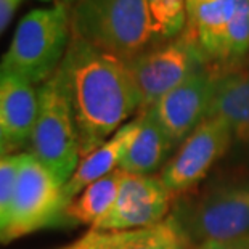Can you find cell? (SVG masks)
I'll use <instances>...</instances> for the list:
<instances>
[{
	"label": "cell",
	"instance_id": "7a4b0ae2",
	"mask_svg": "<svg viewBox=\"0 0 249 249\" xmlns=\"http://www.w3.org/2000/svg\"><path fill=\"white\" fill-rule=\"evenodd\" d=\"M71 34L124 61L161 44L146 0H77Z\"/></svg>",
	"mask_w": 249,
	"mask_h": 249
},
{
	"label": "cell",
	"instance_id": "603a6c76",
	"mask_svg": "<svg viewBox=\"0 0 249 249\" xmlns=\"http://www.w3.org/2000/svg\"><path fill=\"white\" fill-rule=\"evenodd\" d=\"M66 249H86L82 246V243L81 241H77L76 245H72V246H70V248H66Z\"/></svg>",
	"mask_w": 249,
	"mask_h": 249
},
{
	"label": "cell",
	"instance_id": "30bf717a",
	"mask_svg": "<svg viewBox=\"0 0 249 249\" xmlns=\"http://www.w3.org/2000/svg\"><path fill=\"white\" fill-rule=\"evenodd\" d=\"M171 199L160 177L123 171L119 192L113 206L93 231H127L161 224L167 219Z\"/></svg>",
	"mask_w": 249,
	"mask_h": 249
},
{
	"label": "cell",
	"instance_id": "9c48e42d",
	"mask_svg": "<svg viewBox=\"0 0 249 249\" xmlns=\"http://www.w3.org/2000/svg\"><path fill=\"white\" fill-rule=\"evenodd\" d=\"M63 185L45 166L23 153L15 190L13 213L5 241L17 240L28 233L55 224L61 214Z\"/></svg>",
	"mask_w": 249,
	"mask_h": 249
},
{
	"label": "cell",
	"instance_id": "7402d4cb",
	"mask_svg": "<svg viewBox=\"0 0 249 249\" xmlns=\"http://www.w3.org/2000/svg\"><path fill=\"white\" fill-rule=\"evenodd\" d=\"M13 146L10 143V139L7 135V130L2 124V119H0V158L2 156H8V155H13Z\"/></svg>",
	"mask_w": 249,
	"mask_h": 249
},
{
	"label": "cell",
	"instance_id": "6da1fadb",
	"mask_svg": "<svg viewBox=\"0 0 249 249\" xmlns=\"http://www.w3.org/2000/svg\"><path fill=\"white\" fill-rule=\"evenodd\" d=\"M61 68L70 87L82 160L140 109V97L124 60L72 34Z\"/></svg>",
	"mask_w": 249,
	"mask_h": 249
},
{
	"label": "cell",
	"instance_id": "5b68a950",
	"mask_svg": "<svg viewBox=\"0 0 249 249\" xmlns=\"http://www.w3.org/2000/svg\"><path fill=\"white\" fill-rule=\"evenodd\" d=\"M172 217L193 246L249 236V178L215 185L183 201Z\"/></svg>",
	"mask_w": 249,
	"mask_h": 249
},
{
	"label": "cell",
	"instance_id": "277c9868",
	"mask_svg": "<svg viewBox=\"0 0 249 249\" xmlns=\"http://www.w3.org/2000/svg\"><path fill=\"white\" fill-rule=\"evenodd\" d=\"M71 40V12L65 2L36 8L18 23L12 44L0 60V70L29 84H44L53 76Z\"/></svg>",
	"mask_w": 249,
	"mask_h": 249
},
{
	"label": "cell",
	"instance_id": "2e32d148",
	"mask_svg": "<svg viewBox=\"0 0 249 249\" xmlns=\"http://www.w3.org/2000/svg\"><path fill=\"white\" fill-rule=\"evenodd\" d=\"M86 249H185L182 230L172 214L161 224L127 231H93L82 240Z\"/></svg>",
	"mask_w": 249,
	"mask_h": 249
},
{
	"label": "cell",
	"instance_id": "8992f818",
	"mask_svg": "<svg viewBox=\"0 0 249 249\" xmlns=\"http://www.w3.org/2000/svg\"><path fill=\"white\" fill-rule=\"evenodd\" d=\"M208 65L238 66L249 55V0H187V28Z\"/></svg>",
	"mask_w": 249,
	"mask_h": 249
},
{
	"label": "cell",
	"instance_id": "cb8c5ba5",
	"mask_svg": "<svg viewBox=\"0 0 249 249\" xmlns=\"http://www.w3.org/2000/svg\"><path fill=\"white\" fill-rule=\"evenodd\" d=\"M195 2H199V3H209V2H215V0H195Z\"/></svg>",
	"mask_w": 249,
	"mask_h": 249
},
{
	"label": "cell",
	"instance_id": "52a82bcc",
	"mask_svg": "<svg viewBox=\"0 0 249 249\" xmlns=\"http://www.w3.org/2000/svg\"><path fill=\"white\" fill-rule=\"evenodd\" d=\"M137 93L140 97V113L150 109L158 100L178 87L208 61L187 33L176 39L161 42L125 61Z\"/></svg>",
	"mask_w": 249,
	"mask_h": 249
},
{
	"label": "cell",
	"instance_id": "ffe728a7",
	"mask_svg": "<svg viewBox=\"0 0 249 249\" xmlns=\"http://www.w3.org/2000/svg\"><path fill=\"white\" fill-rule=\"evenodd\" d=\"M192 249H249V236L225 241H206L195 245Z\"/></svg>",
	"mask_w": 249,
	"mask_h": 249
},
{
	"label": "cell",
	"instance_id": "5bb4252c",
	"mask_svg": "<svg viewBox=\"0 0 249 249\" xmlns=\"http://www.w3.org/2000/svg\"><path fill=\"white\" fill-rule=\"evenodd\" d=\"M139 124H140V121H139V116H137L135 119L125 123L109 140L105 142L102 146H98L97 150H93L90 155H87L86 158H82V160L79 161L76 171L72 172L70 180H68L61 188L63 209H65L66 204L76 198L82 190H86L89 185H92L93 182L107 177L108 174L114 172L116 169H119L123 156L125 155L132 139H134V135L137 134Z\"/></svg>",
	"mask_w": 249,
	"mask_h": 249
},
{
	"label": "cell",
	"instance_id": "9a60e30c",
	"mask_svg": "<svg viewBox=\"0 0 249 249\" xmlns=\"http://www.w3.org/2000/svg\"><path fill=\"white\" fill-rule=\"evenodd\" d=\"M139 121L137 134L123 156L119 169L129 174L153 176L166 166L171 160V153L176 151V146L150 111H142Z\"/></svg>",
	"mask_w": 249,
	"mask_h": 249
},
{
	"label": "cell",
	"instance_id": "d6986e66",
	"mask_svg": "<svg viewBox=\"0 0 249 249\" xmlns=\"http://www.w3.org/2000/svg\"><path fill=\"white\" fill-rule=\"evenodd\" d=\"M21 158L23 153H13V155L0 158V241H5V235L12 222Z\"/></svg>",
	"mask_w": 249,
	"mask_h": 249
},
{
	"label": "cell",
	"instance_id": "4fadbf2b",
	"mask_svg": "<svg viewBox=\"0 0 249 249\" xmlns=\"http://www.w3.org/2000/svg\"><path fill=\"white\" fill-rule=\"evenodd\" d=\"M37 108L39 97L33 84L0 70V119L15 151L28 146Z\"/></svg>",
	"mask_w": 249,
	"mask_h": 249
},
{
	"label": "cell",
	"instance_id": "3957f363",
	"mask_svg": "<svg viewBox=\"0 0 249 249\" xmlns=\"http://www.w3.org/2000/svg\"><path fill=\"white\" fill-rule=\"evenodd\" d=\"M37 97L39 108L28 153L65 185L81 161V146L68 79L61 65L37 89Z\"/></svg>",
	"mask_w": 249,
	"mask_h": 249
},
{
	"label": "cell",
	"instance_id": "ac0fdd59",
	"mask_svg": "<svg viewBox=\"0 0 249 249\" xmlns=\"http://www.w3.org/2000/svg\"><path fill=\"white\" fill-rule=\"evenodd\" d=\"M161 42L176 39L187 28V0H146Z\"/></svg>",
	"mask_w": 249,
	"mask_h": 249
},
{
	"label": "cell",
	"instance_id": "d4e9b609",
	"mask_svg": "<svg viewBox=\"0 0 249 249\" xmlns=\"http://www.w3.org/2000/svg\"><path fill=\"white\" fill-rule=\"evenodd\" d=\"M44 2H53V0H44ZM55 2L58 3V2H65V0H55Z\"/></svg>",
	"mask_w": 249,
	"mask_h": 249
},
{
	"label": "cell",
	"instance_id": "ba28073f",
	"mask_svg": "<svg viewBox=\"0 0 249 249\" xmlns=\"http://www.w3.org/2000/svg\"><path fill=\"white\" fill-rule=\"evenodd\" d=\"M231 148L230 125L220 116L211 114L176 148L161 169V182L169 195L180 196L208 177Z\"/></svg>",
	"mask_w": 249,
	"mask_h": 249
},
{
	"label": "cell",
	"instance_id": "7c38bea8",
	"mask_svg": "<svg viewBox=\"0 0 249 249\" xmlns=\"http://www.w3.org/2000/svg\"><path fill=\"white\" fill-rule=\"evenodd\" d=\"M211 114L220 116L230 125V151L249 162V68L220 71Z\"/></svg>",
	"mask_w": 249,
	"mask_h": 249
},
{
	"label": "cell",
	"instance_id": "44dd1931",
	"mask_svg": "<svg viewBox=\"0 0 249 249\" xmlns=\"http://www.w3.org/2000/svg\"><path fill=\"white\" fill-rule=\"evenodd\" d=\"M21 2L23 0H0V34L3 33V29H7Z\"/></svg>",
	"mask_w": 249,
	"mask_h": 249
},
{
	"label": "cell",
	"instance_id": "8fae6325",
	"mask_svg": "<svg viewBox=\"0 0 249 249\" xmlns=\"http://www.w3.org/2000/svg\"><path fill=\"white\" fill-rule=\"evenodd\" d=\"M219 74L211 65L201 68L146 109L176 148L209 116Z\"/></svg>",
	"mask_w": 249,
	"mask_h": 249
},
{
	"label": "cell",
	"instance_id": "e0dca14e",
	"mask_svg": "<svg viewBox=\"0 0 249 249\" xmlns=\"http://www.w3.org/2000/svg\"><path fill=\"white\" fill-rule=\"evenodd\" d=\"M123 171L116 169L107 177L97 180L82 190L76 198L66 204L58 220L70 222L74 225H95L102 220L113 206L119 192Z\"/></svg>",
	"mask_w": 249,
	"mask_h": 249
}]
</instances>
